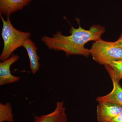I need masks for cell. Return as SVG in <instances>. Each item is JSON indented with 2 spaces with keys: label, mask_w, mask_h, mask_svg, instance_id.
Returning a JSON list of instances; mask_svg holds the SVG:
<instances>
[{
  "label": "cell",
  "mask_w": 122,
  "mask_h": 122,
  "mask_svg": "<svg viewBox=\"0 0 122 122\" xmlns=\"http://www.w3.org/2000/svg\"><path fill=\"white\" fill-rule=\"evenodd\" d=\"M14 116L12 107L11 103H0V122H13Z\"/></svg>",
  "instance_id": "cell-11"
},
{
  "label": "cell",
  "mask_w": 122,
  "mask_h": 122,
  "mask_svg": "<svg viewBox=\"0 0 122 122\" xmlns=\"http://www.w3.org/2000/svg\"><path fill=\"white\" fill-rule=\"evenodd\" d=\"M112 81L113 88L109 94L103 96H99L96 100L99 103L110 102L120 105L122 107V87L111 72H108Z\"/></svg>",
  "instance_id": "cell-7"
},
{
  "label": "cell",
  "mask_w": 122,
  "mask_h": 122,
  "mask_svg": "<svg viewBox=\"0 0 122 122\" xmlns=\"http://www.w3.org/2000/svg\"><path fill=\"white\" fill-rule=\"evenodd\" d=\"M105 66L107 72L112 73L117 81H120L122 79V59L112 61Z\"/></svg>",
  "instance_id": "cell-10"
},
{
  "label": "cell",
  "mask_w": 122,
  "mask_h": 122,
  "mask_svg": "<svg viewBox=\"0 0 122 122\" xmlns=\"http://www.w3.org/2000/svg\"><path fill=\"white\" fill-rule=\"evenodd\" d=\"M19 58L18 55H15L0 62V86L14 83L20 80V77L13 75L10 70L11 66L16 62Z\"/></svg>",
  "instance_id": "cell-6"
},
{
  "label": "cell",
  "mask_w": 122,
  "mask_h": 122,
  "mask_svg": "<svg viewBox=\"0 0 122 122\" xmlns=\"http://www.w3.org/2000/svg\"><path fill=\"white\" fill-rule=\"evenodd\" d=\"M110 122H122V112L116 116Z\"/></svg>",
  "instance_id": "cell-12"
},
{
  "label": "cell",
  "mask_w": 122,
  "mask_h": 122,
  "mask_svg": "<svg viewBox=\"0 0 122 122\" xmlns=\"http://www.w3.org/2000/svg\"><path fill=\"white\" fill-rule=\"evenodd\" d=\"M122 112V107L110 102L99 103L96 115L99 122H110Z\"/></svg>",
  "instance_id": "cell-4"
},
{
  "label": "cell",
  "mask_w": 122,
  "mask_h": 122,
  "mask_svg": "<svg viewBox=\"0 0 122 122\" xmlns=\"http://www.w3.org/2000/svg\"><path fill=\"white\" fill-rule=\"evenodd\" d=\"M33 122H68V116L63 101L58 102L54 110L50 113L37 116L33 115Z\"/></svg>",
  "instance_id": "cell-5"
},
{
  "label": "cell",
  "mask_w": 122,
  "mask_h": 122,
  "mask_svg": "<svg viewBox=\"0 0 122 122\" xmlns=\"http://www.w3.org/2000/svg\"><path fill=\"white\" fill-rule=\"evenodd\" d=\"M0 17L2 22L1 36L4 41V48L0 56V60L8 59L18 48L22 46L25 40L29 38L30 32H24L18 30L11 23L10 17L5 20L1 14Z\"/></svg>",
  "instance_id": "cell-2"
},
{
  "label": "cell",
  "mask_w": 122,
  "mask_h": 122,
  "mask_svg": "<svg viewBox=\"0 0 122 122\" xmlns=\"http://www.w3.org/2000/svg\"><path fill=\"white\" fill-rule=\"evenodd\" d=\"M32 0H0V14L10 17L14 13L21 10Z\"/></svg>",
  "instance_id": "cell-8"
},
{
  "label": "cell",
  "mask_w": 122,
  "mask_h": 122,
  "mask_svg": "<svg viewBox=\"0 0 122 122\" xmlns=\"http://www.w3.org/2000/svg\"><path fill=\"white\" fill-rule=\"evenodd\" d=\"M22 46L27 51L30 60L31 72L33 74H35L39 71L40 65L39 62L40 58L38 55L37 47L30 38L24 42Z\"/></svg>",
  "instance_id": "cell-9"
},
{
  "label": "cell",
  "mask_w": 122,
  "mask_h": 122,
  "mask_svg": "<svg viewBox=\"0 0 122 122\" xmlns=\"http://www.w3.org/2000/svg\"><path fill=\"white\" fill-rule=\"evenodd\" d=\"M105 31V27L100 25H93L89 29L86 30L79 25L78 28H71L70 35L66 36L58 31L52 37L43 36L41 40L49 49L63 51L67 56L80 55L87 57L90 55L89 49L85 48V44L100 39Z\"/></svg>",
  "instance_id": "cell-1"
},
{
  "label": "cell",
  "mask_w": 122,
  "mask_h": 122,
  "mask_svg": "<svg viewBox=\"0 0 122 122\" xmlns=\"http://www.w3.org/2000/svg\"><path fill=\"white\" fill-rule=\"evenodd\" d=\"M94 61L101 65H107L112 61L122 59V49L114 42L100 38L94 42L89 49Z\"/></svg>",
  "instance_id": "cell-3"
},
{
  "label": "cell",
  "mask_w": 122,
  "mask_h": 122,
  "mask_svg": "<svg viewBox=\"0 0 122 122\" xmlns=\"http://www.w3.org/2000/svg\"><path fill=\"white\" fill-rule=\"evenodd\" d=\"M114 42L116 46L122 49V33L117 40Z\"/></svg>",
  "instance_id": "cell-13"
}]
</instances>
